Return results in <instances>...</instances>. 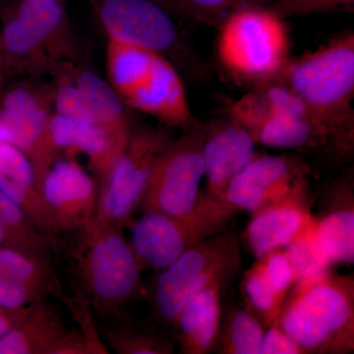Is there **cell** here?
I'll use <instances>...</instances> for the list:
<instances>
[{
    "mask_svg": "<svg viewBox=\"0 0 354 354\" xmlns=\"http://www.w3.org/2000/svg\"><path fill=\"white\" fill-rule=\"evenodd\" d=\"M66 249L70 281L97 318L125 310L141 295V267L122 228L94 216L71 232Z\"/></svg>",
    "mask_w": 354,
    "mask_h": 354,
    "instance_id": "6da1fadb",
    "label": "cell"
},
{
    "mask_svg": "<svg viewBox=\"0 0 354 354\" xmlns=\"http://www.w3.org/2000/svg\"><path fill=\"white\" fill-rule=\"evenodd\" d=\"M277 324L304 354L354 351V279L334 276L295 283Z\"/></svg>",
    "mask_w": 354,
    "mask_h": 354,
    "instance_id": "7a4b0ae2",
    "label": "cell"
},
{
    "mask_svg": "<svg viewBox=\"0 0 354 354\" xmlns=\"http://www.w3.org/2000/svg\"><path fill=\"white\" fill-rule=\"evenodd\" d=\"M218 28V62L235 82L253 88L278 80L291 58L286 19L271 7L251 6L228 14Z\"/></svg>",
    "mask_w": 354,
    "mask_h": 354,
    "instance_id": "3957f363",
    "label": "cell"
},
{
    "mask_svg": "<svg viewBox=\"0 0 354 354\" xmlns=\"http://www.w3.org/2000/svg\"><path fill=\"white\" fill-rule=\"evenodd\" d=\"M312 113L354 129V32H342L315 50L290 58L278 79Z\"/></svg>",
    "mask_w": 354,
    "mask_h": 354,
    "instance_id": "277c9868",
    "label": "cell"
},
{
    "mask_svg": "<svg viewBox=\"0 0 354 354\" xmlns=\"http://www.w3.org/2000/svg\"><path fill=\"white\" fill-rule=\"evenodd\" d=\"M241 264V241L232 228L190 247L160 271L153 295L158 321L174 326L193 297L215 283L230 285Z\"/></svg>",
    "mask_w": 354,
    "mask_h": 354,
    "instance_id": "5b68a950",
    "label": "cell"
},
{
    "mask_svg": "<svg viewBox=\"0 0 354 354\" xmlns=\"http://www.w3.org/2000/svg\"><path fill=\"white\" fill-rule=\"evenodd\" d=\"M236 213L227 202L201 191L189 215L144 213L133 225L130 246L142 271H162L198 242L227 230Z\"/></svg>",
    "mask_w": 354,
    "mask_h": 354,
    "instance_id": "8992f818",
    "label": "cell"
},
{
    "mask_svg": "<svg viewBox=\"0 0 354 354\" xmlns=\"http://www.w3.org/2000/svg\"><path fill=\"white\" fill-rule=\"evenodd\" d=\"M205 127L197 121L183 130L156 160L139 207L171 216L189 215L201 196Z\"/></svg>",
    "mask_w": 354,
    "mask_h": 354,
    "instance_id": "52a82bcc",
    "label": "cell"
},
{
    "mask_svg": "<svg viewBox=\"0 0 354 354\" xmlns=\"http://www.w3.org/2000/svg\"><path fill=\"white\" fill-rule=\"evenodd\" d=\"M172 140L158 128L133 127L127 148L97 185V218L114 227L127 225L139 207L156 160Z\"/></svg>",
    "mask_w": 354,
    "mask_h": 354,
    "instance_id": "ba28073f",
    "label": "cell"
},
{
    "mask_svg": "<svg viewBox=\"0 0 354 354\" xmlns=\"http://www.w3.org/2000/svg\"><path fill=\"white\" fill-rule=\"evenodd\" d=\"M53 109V88L39 86H17L0 102V138L28 158L41 192L44 176L60 153L48 131Z\"/></svg>",
    "mask_w": 354,
    "mask_h": 354,
    "instance_id": "9c48e42d",
    "label": "cell"
},
{
    "mask_svg": "<svg viewBox=\"0 0 354 354\" xmlns=\"http://www.w3.org/2000/svg\"><path fill=\"white\" fill-rule=\"evenodd\" d=\"M99 17L109 39L190 62V50L167 12L152 0H102Z\"/></svg>",
    "mask_w": 354,
    "mask_h": 354,
    "instance_id": "30bf717a",
    "label": "cell"
},
{
    "mask_svg": "<svg viewBox=\"0 0 354 354\" xmlns=\"http://www.w3.org/2000/svg\"><path fill=\"white\" fill-rule=\"evenodd\" d=\"M309 171L298 156L256 155L228 184L223 199L237 212L254 214L307 184Z\"/></svg>",
    "mask_w": 354,
    "mask_h": 354,
    "instance_id": "8fae6325",
    "label": "cell"
},
{
    "mask_svg": "<svg viewBox=\"0 0 354 354\" xmlns=\"http://www.w3.org/2000/svg\"><path fill=\"white\" fill-rule=\"evenodd\" d=\"M257 144L344 162L353 155L354 129L335 127L312 113L277 115L261 128Z\"/></svg>",
    "mask_w": 354,
    "mask_h": 354,
    "instance_id": "7c38bea8",
    "label": "cell"
},
{
    "mask_svg": "<svg viewBox=\"0 0 354 354\" xmlns=\"http://www.w3.org/2000/svg\"><path fill=\"white\" fill-rule=\"evenodd\" d=\"M41 195L60 232H71L95 216L97 185L73 158H57L41 183Z\"/></svg>",
    "mask_w": 354,
    "mask_h": 354,
    "instance_id": "4fadbf2b",
    "label": "cell"
},
{
    "mask_svg": "<svg viewBox=\"0 0 354 354\" xmlns=\"http://www.w3.org/2000/svg\"><path fill=\"white\" fill-rule=\"evenodd\" d=\"M204 127V192L225 201L228 184L255 157L257 143L252 134L230 115Z\"/></svg>",
    "mask_w": 354,
    "mask_h": 354,
    "instance_id": "5bb4252c",
    "label": "cell"
},
{
    "mask_svg": "<svg viewBox=\"0 0 354 354\" xmlns=\"http://www.w3.org/2000/svg\"><path fill=\"white\" fill-rule=\"evenodd\" d=\"M123 102L169 127L183 130L198 121L191 111L180 75L171 60L162 55L156 59L148 78Z\"/></svg>",
    "mask_w": 354,
    "mask_h": 354,
    "instance_id": "9a60e30c",
    "label": "cell"
},
{
    "mask_svg": "<svg viewBox=\"0 0 354 354\" xmlns=\"http://www.w3.org/2000/svg\"><path fill=\"white\" fill-rule=\"evenodd\" d=\"M307 185L254 213L245 239L256 259L285 248L311 221Z\"/></svg>",
    "mask_w": 354,
    "mask_h": 354,
    "instance_id": "2e32d148",
    "label": "cell"
},
{
    "mask_svg": "<svg viewBox=\"0 0 354 354\" xmlns=\"http://www.w3.org/2000/svg\"><path fill=\"white\" fill-rule=\"evenodd\" d=\"M319 246L333 264L354 263L353 178L339 176L324 192L322 207L314 218Z\"/></svg>",
    "mask_w": 354,
    "mask_h": 354,
    "instance_id": "e0dca14e",
    "label": "cell"
},
{
    "mask_svg": "<svg viewBox=\"0 0 354 354\" xmlns=\"http://www.w3.org/2000/svg\"><path fill=\"white\" fill-rule=\"evenodd\" d=\"M0 191L25 212L53 243L62 234L37 185L31 162L24 153L0 138Z\"/></svg>",
    "mask_w": 354,
    "mask_h": 354,
    "instance_id": "ac0fdd59",
    "label": "cell"
},
{
    "mask_svg": "<svg viewBox=\"0 0 354 354\" xmlns=\"http://www.w3.org/2000/svg\"><path fill=\"white\" fill-rule=\"evenodd\" d=\"M48 131L60 152L65 150L87 156L88 167L100 179L111 171L130 138H121L99 125L67 120L55 113L50 121Z\"/></svg>",
    "mask_w": 354,
    "mask_h": 354,
    "instance_id": "d6986e66",
    "label": "cell"
},
{
    "mask_svg": "<svg viewBox=\"0 0 354 354\" xmlns=\"http://www.w3.org/2000/svg\"><path fill=\"white\" fill-rule=\"evenodd\" d=\"M228 286L218 283L209 286L181 310L174 324L180 353L208 354L215 349L223 320V292Z\"/></svg>",
    "mask_w": 354,
    "mask_h": 354,
    "instance_id": "ffe728a7",
    "label": "cell"
},
{
    "mask_svg": "<svg viewBox=\"0 0 354 354\" xmlns=\"http://www.w3.org/2000/svg\"><path fill=\"white\" fill-rule=\"evenodd\" d=\"M69 329L48 298L39 300L0 339V354H55Z\"/></svg>",
    "mask_w": 354,
    "mask_h": 354,
    "instance_id": "44dd1931",
    "label": "cell"
},
{
    "mask_svg": "<svg viewBox=\"0 0 354 354\" xmlns=\"http://www.w3.org/2000/svg\"><path fill=\"white\" fill-rule=\"evenodd\" d=\"M99 334L118 354H172L174 339L155 324L123 311L95 320Z\"/></svg>",
    "mask_w": 354,
    "mask_h": 354,
    "instance_id": "7402d4cb",
    "label": "cell"
},
{
    "mask_svg": "<svg viewBox=\"0 0 354 354\" xmlns=\"http://www.w3.org/2000/svg\"><path fill=\"white\" fill-rule=\"evenodd\" d=\"M308 109L290 88L281 81L251 88L232 104L228 115L256 136L266 123L277 115H297ZM257 143V142H256Z\"/></svg>",
    "mask_w": 354,
    "mask_h": 354,
    "instance_id": "603a6c76",
    "label": "cell"
},
{
    "mask_svg": "<svg viewBox=\"0 0 354 354\" xmlns=\"http://www.w3.org/2000/svg\"><path fill=\"white\" fill-rule=\"evenodd\" d=\"M72 81L87 100L97 124L115 136L129 138L131 120L124 102L111 84L90 70L79 71Z\"/></svg>",
    "mask_w": 354,
    "mask_h": 354,
    "instance_id": "cb8c5ba5",
    "label": "cell"
},
{
    "mask_svg": "<svg viewBox=\"0 0 354 354\" xmlns=\"http://www.w3.org/2000/svg\"><path fill=\"white\" fill-rule=\"evenodd\" d=\"M158 53L109 39L106 66L108 82L122 101L148 78Z\"/></svg>",
    "mask_w": 354,
    "mask_h": 354,
    "instance_id": "d4e9b609",
    "label": "cell"
},
{
    "mask_svg": "<svg viewBox=\"0 0 354 354\" xmlns=\"http://www.w3.org/2000/svg\"><path fill=\"white\" fill-rule=\"evenodd\" d=\"M0 274L39 291L46 298L62 297V283L51 259L0 246Z\"/></svg>",
    "mask_w": 354,
    "mask_h": 354,
    "instance_id": "484cf974",
    "label": "cell"
},
{
    "mask_svg": "<svg viewBox=\"0 0 354 354\" xmlns=\"http://www.w3.org/2000/svg\"><path fill=\"white\" fill-rule=\"evenodd\" d=\"M265 325L248 307L234 306L221 320L218 344L220 353L260 354Z\"/></svg>",
    "mask_w": 354,
    "mask_h": 354,
    "instance_id": "4316f807",
    "label": "cell"
},
{
    "mask_svg": "<svg viewBox=\"0 0 354 354\" xmlns=\"http://www.w3.org/2000/svg\"><path fill=\"white\" fill-rule=\"evenodd\" d=\"M0 221L21 252L51 259L53 242L39 232L23 209L0 191Z\"/></svg>",
    "mask_w": 354,
    "mask_h": 354,
    "instance_id": "83f0119b",
    "label": "cell"
},
{
    "mask_svg": "<svg viewBox=\"0 0 354 354\" xmlns=\"http://www.w3.org/2000/svg\"><path fill=\"white\" fill-rule=\"evenodd\" d=\"M285 252L292 265L295 283H305L325 276L332 263L316 241L314 220L285 247Z\"/></svg>",
    "mask_w": 354,
    "mask_h": 354,
    "instance_id": "f1b7e54d",
    "label": "cell"
},
{
    "mask_svg": "<svg viewBox=\"0 0 354 354\" xmlns=\"http://www.w3.org/2000/svg\"><path fill=\"white\" fill-rule=\"evenodd\" d=\"M244 295L247 298L251 311L265 326H272L278 320L283 302L281 301L265 283L258 263H255L244 278Z\"/></svg>",
    "mask_w": 354,
    "mask_h": 354,
    "instance_id": "f546056e",
    "label": "cell"
},
{
    "mask_svg": "<svg viewBox=\"0 0 354 354\" xmlns=\"http://www.w3.org/2000/svg\"><path fill=\"white\" fill-rule=\"evenodd\" d=\"M57 81L53 88L55 113L67 120L97 125L87 100L68 74L62 72Z\"/></svg>",
    "mask_w": 354,
    "mask_h": 354,
    "instance_id": "4dcf8cb0",
    "label": "cell"
},
{
    "mask_svg": "<svg viewBox=\"0 0 354 354\" xmlns=\"http://www.w3.org/2000/svg\"><path fill=\"white\" fill-rule=\"evenodd\" d=\"M272 0H179L181 15L207 25L220 24L234 10L251 6H269Z\"/></svg>",
    "mask_w": 354,
    "mask_h": 354,
    "instance_id": "1f68e13d",
    "label": "cell"
},
{
    "mask_svg": "<svg viewBox=\"0 0 354 354\" xmlns=\"http://www.w3.org/2000/svg\"><path fill=\"white\" fill-rule=\"evenodd\" d=\"M261 274L270 290L285 304L288 292L295 283V274L285 250L272 251L258 259Z\"/></svg>",
    "mask_w": 354,
    "mask_h": 354,
    "instance_id": "d6a6232c",
    "label": "cell"
},
{
    "mask_svg": "<svg viewBox=\"0 0 354 354\" xmlns=\"http://www.w3.org/2000/svg\"><path fill=\"white\" fill-rule=\"evenodd\" d=\"M268 6L286 20L314 14L353 13L354 0H272Z\"/></svg>",
    "mask_w": 354,
    "mask_h": 354,
    "instance_id": "836d02e7",
    "label": "cell"
},
{
    "mask_svg": "<svg viewBox=\"0 0 354 354\" xmlns=\"http://www.w3.org/2000/svg\"><path fill=\"white\" fill-rule=\"evenodd\" d=\"M43 299L48 298L39 291L0 274V306L18 309Z\"/></svg>",
    "mask_w": 354,
    "mask_h": 354,
    "instance_id": "e575fe53",
    "label": "cell"
},
{
    "mask_svg": "<svg viewBox=\"0 0 354 354\" xmlns=\"http://www.w3.org/2000/svg\"><path fill=\"white\" fill-rule=\"evenodd\" d=\"M260 354H304L302 348L279 327L272 324L266 330Z\"/></svg>",
    "mask_w": 354,
    "mask_h": 354,
    "instance_id": "d590c367",
    "label": "cell"
},
{
    "mask_svg": "<svg viewBox=\"0 0 354 354\" xmlns=\"http://www.w3.org/2000/svg\"><path fill=\"white\" fill-rule=\"evenodd\" d=\"M28 306L18 309H7L0 306V339L24 317Z\"/></svg>",
    "mask_w": 354,
    "mask_h": 354,
    "instance_id": "8d00e7d4",
    "label": "cell"
},
{
    "mask_svg": "<svg viewBox=\"0 0 354 354\" xmlns=\"http://www.w3.org/2000/svg\"><path fill=\"white\" fill-rule=\"evenodd\" d=\"M169 14H180L179 0H152Z\"/></svg>",
    "mask_w": 354,
    "mask_h": 354,
    "instance_id": "74e56055",
    "label": "cell"
},
{
    "mask_svg": "<svg viewBox=\"0 0 354 354\" xmlns=\"http://www.w3.org/2000/svg\"><path fill=\"white\" fill-rule=\"evenodd\" d=\"M0 246L19 250L17 244L15 243L11 235L7 232L6 228L2 225L1 221H0Z\"/></svg>",
    "mask_w": 354,
    "mask_h": 354,
    "instance_id": "f35d334b",
    "label": "cell"
},
{
    "mask_svg": "<svg viewBox=\"0 0 354 354\" xmlns=\"http://www.w3.org/2000/svg\"><path fill=\"white\" fill-rule=\"evenodd\" d=\"M2 68H3V62H2L1 58H0V91H1L2 86Z\"/></svg>",
    "mask_w": 354,
    "mask_h": 354,
    "instance_id": "ab89813d",
    "label": "cell"
}]
</instances>
